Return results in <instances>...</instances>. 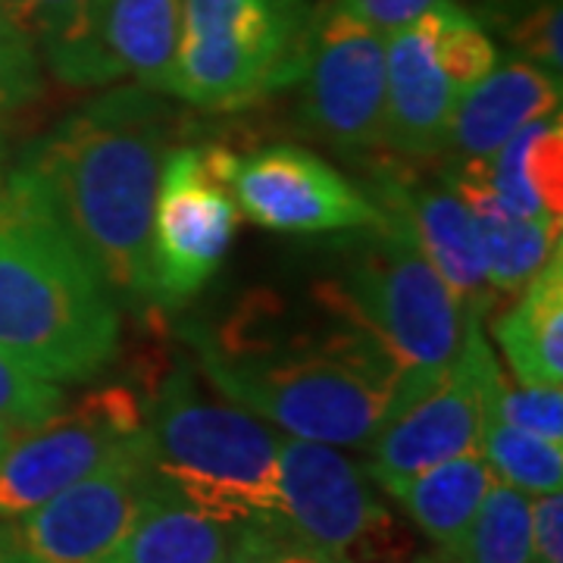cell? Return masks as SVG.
<instances>
[{"label":"cell","instance_id":"1","mask_svg":"<svg viewBox=\"0 0 563 563\" xmlns=\"http://www.w3.org/2000/svg\"><path fill=\"white\" fill-rule=\"evenodd\" d=\"M329 307V325L288 335L261 332L242 317L220 339L201 329H188V339L201 373L225 401L279 426L291 439L366 448L398 410L401 366L339 303Z\"/></svg>","mask_w":563,"mask_h":563},{"label":"cell","instance_id":"9","mask_svg":"<svg viewBox=\"0 0 563 563\" xmlns=\"http://www.w3.org/2000/svg\"><path fill=\"white\" fill-rule=\"evenodd\" d=\"M166 485L154 473L147 429L113 461L16 520H0V563H107Z\"/></svg>","mask_w":563,"mask_h":563},{"label":"cell","instance_id":"20","mask_svg":"<svg viewBox=\"0 0 563 563\" xmlns=\"http://www.w3.org/2000/svg\"><path fill=\"white\" fill-rule=\"evenodd\" d=\"M492 195L529 220L561 222L563 217V120L561 110L526 122L485 166Z\"/></svg>","mask_w":563,"mask_h":563},{"label":"cell","instance_id":"13","mask_svg":"<svg viewBox=\"0 0 563 563\" xmlns=\"http://www.w3.org/2000/svg\"><path fill=\"white\" fill-rule=\"evenodd\" d=\"M229 191L247 220L282 235L357 232L383 210L335 166L295 144H273L229 161Z\"/></svg>","mask_w":563,"mask_h":563},{"label":"cell","instance_id":"28","mask_svg":"<svg viewBox=\"0 0 563 563\" xmlns=\"http://www.w3.org/2000/svg\"><path fill=\"white\" fill-rule=\"evenodd\" d=\"M510 38L523 51L526 60L539 63L542 69L561 76V0H544L532 13L514 25Z\"/></svg>","mask_w":563,"mask_h":563},{"label":"cell","instance_id":"8","mask_svg":"<svg viewBox=\"0 0 563 563\" xmlns=\"http://www.w3.org/2000/svg\"><path fill=\"white\" fill-rule=\"evenodd\" d=\"M279 485L288 536L329 563H401L413 551L366 466L335 444L279 439Z\"/></svg>","mask_w":563,"mask_h":563},{"label":"cell","instance_id":"26","mask_svg":"<svg viewBox=\"0 0 563 563\" xmlns=\"http://www.w3.org/2000/svg\"><path fill=\"white\" fill-rule=\"evenodd\" d=\"M66 407L63 385L38 379L0 351V422L10 429H32Z\"/></svg>","mask_w":563,"mask_h":563},{"label":"cell","instance_id":"34","mask_svg":"<svg viewBox=\"0 0 563 563\" xmlns=\"http://www.w3.org/2000/svg\"><path fill=\"white\" fill-rule=\"evenodd\" d=\"M0 179H3V144H0Z\"/></svg>","mask_w":563,"mask_h":563},{"label":"cell","instance_id":"15","mask_svg":"<svg viewBox=\"0 0 563 563\" xmlns=\"http://www.w3.org/2000/svg\"><path fill=\"white\" fill-rule=\"evenodd\" d=\"M373 181V203L407 225L422 257L454 291L461 310L485 313L495 295L488 288L479 235L461 191L444 176L442 181H426L407 169H391Z\"/></svg>","mask_w":563,"mask_h":563},{"label":"cell","instance_id":"21","mask_svg":"<svg viewBox=\"0 0 563 563\" xmlns=\"http://www.w3.org/2000/svg\"><path fill=\"white\" fill-rule=\"evenodd\" d=\"M492 483V466L479 451H473L422 470L388 495L401 504L404 514L422 536L439 548V558L448 561L451 551L461 544L466 526L473 523Z\"/></svg>","mask_w":563,"mask_h":563},{"label":"cell","instance_id":"5","mask_svg":"<svg viewBox=\"0 0 563 563\" xmlns=\"http://www.w3.org/2000/svg\"><path fill=\"white\" fill-rule=\"evenodd\" d=\"M322 295L373 332L401 366L398 410L435 383L461 347V303L395 213L383 210L379 225L363 229L344 273L325 282Z\"/></svg>","mask_w":563,"mask_h":563},{"label":"cell","instance_id":"7","mask_svg":"<svg viewBox=\"0 0 563 563\" xmlns=\"http://www.w3.org/2000/svg\"><path fill=\"white\" fill-rule=\"evenodd\" d=\"M495 66V41L451 0H439L420 20L385 35L383 144L413 161L442 154L457 98Z\"/></svg>","mask_w":563,"mask_h":563},{"label":"cell","instance_id":"25","mask_svg":"<svg viewBox=\"0 0 563 563\" xmlns=\"http://www.w3.org/2000/svg\"><path fill=\"white\" fill-rule=\"evenodd\" d=\"M479 454L492 466L495 479L520 488L529 498L561 492L563 442H548L485 413Z\"/></svg>","mask_w":563,"mask_h":563},{"label":"cell","instance_id":"33","mask_svg":"<svg viewBox=\"0 0 563 563\" xmlns=\"http://www.w3.org/2000/svg\"><path fill=\"white\" fill-rule=\"evenodd\" d=\"M413 563H448L444 558H420V561H413Z\"/></svg>","mask_w":563,"mask_h":563},{"label":"cell","instance_id":"11","mask_svg":"<svg viewBox=\"0 0 563 563\" xmlns=\"http://www.w3.org/2000/svg\"><path fill=\"white\" fill-rule=\"evenodd\" d=\"M229 161L232 154L217 144L176 147L163 157L151 225L154 291L163 307L198 295L232 247L239 207L225 181Z\"/></svg>","mask_w":563,"mask_h":563},{"label":"cell","instance_id":"24","mask_svg":"<svg viewBox=\"0 0 563 563\" xmlns=\"http://www.w3.org/2000/svg\"><path fill=\"white\" fill-rule=\"evenodd\" d=\"M529 495L495 479L448 563H532Z\"/></svg>","mask_w":563,"mask_h":563},{"label":"cell","instance_id":"10","mask_svg":"<svg viewBox=\"0 0 563 563\" xmlns=\"http://www.w3.org/2000/svg\"><path fill=\"white\" fill-rule=\"evenodd\" d=\"M147 404L125 385H103L51 420L20 429L0 454V520H16L139 442Z\"/></svg>","mask_w":563,"mask_h":563},{"label":"cell","instance_id":"2","mask_svg":"<svg viewBox=\"0 0 563 563\" xmlns=\"http://www.w3.org/2000/svg\"><path fill=\"white\" fill-rule=\"evenodd\" d=\"M166 132L154 91L129 85L66 117L25 161L113 295L135 303H157L151 225Z\"/></svg>","mask_w":563,"mask_h":563},{"label":"cell","instance_id":"12","mask_svg":"<svg viewBox=\"0 0 563 563\" xmlns=\"http://www.w3.org/2000/svg\"><path fill=\"white\" fill-rule=\"evenodd\" d=\"M301 117L310 135L369 151L385 135V35L342 7L313 16L303 54Z\"/></svg>","mask_w":563,"mask_h":563},{"label":"cell","instance_id":"32","mask_svg":"<svg viewBox=\"0 0 563 563\" xmlns=\"http://www.w3.org/2000/svg\"><path fill=\"white\" fill-rule=\"evenodd\" d=\"M13 435H16V429H10V426H3V422H0V454L7 451V444L13 442Z\"/></svg>","mask_w":563,"mask_h":563},{"label":"cell","instance_id":"23","mask_svg":"<svg viewBox=\"0 0 563 563\" xmlns=\"http://www.w3.org/2000/svg\"><path fill=\"white\" fill-rule=\"evenodd\" d=\"M232 539V526L195 510L166 488L144 507L139 523L107 563H222Z\"/></svg>","mask_w":563,"mask_h":563},{"label":"cell","instance_id":"27","mask_svg":"<svg viewBox=\"0 0 563 563\" xmlns=\"http://www.w3.org/2000/svg\"><path fill=\"white\" fill-rule=\"evenodd\" d=\"M41 95V60L29 35L0 13V117Z\"/></svg>","mask_w":563,"mask_h":563},{"label":"cell","instance_id":"3","mask_svg":"<svg viewBox=\"0 0 563 563\" xmlns=\"http://www.w3.org/2000/svg\"><path fill=\"white\" fill-rule=\"evenodd\" d=\"M120 332L113 288L22 163L0 179V351L47 383H88Z\"/></svg>","mask_w":563,"mask_h":563},{"label":"cell","instance_id":"29","mask_svg":"<svg viewBox=\"0 0 563 563\" xmlns=\"http://www.w3.org/2000/svg\"><path fill=\"white\" fill-rule=\"evenodd\" d=\"M532 526V563H563V495H532L529 501Z\"/></svg>","mask_w":563,"mask_h":563},{"label":"cell","instance_id":"14","mask_svg":"<svg viewBox=\"0 0 563 563\" xmlns=\"http://www.w3.org/2000/svg\"><path fill=\"white\" fill-rule=\"evenodd\" d=\"M483 422V383L470 320L463 317L461 347L451 366L422 395L385 420L373 442L366 444V473L388 495L391 488L435 463L479 451Z\"/></svg>","mask_w":563,"mask_h":563},{"label":"cell","instance_id":"6","mask_svg":"<svg viewBox=\"0 0 563 563\" xmlns=\"http://www.w3.org/2000/svg\"><path fill=\"white\" fill-rule=\"evenodd\" d=\"M313 13L307 0H185L173 95L242 110L301 79Z\"/></svg>","mask_w":563,"mask_h":563},{"label":"cell","instance_id":"4","mask_svg":"<svg viewBox=\"0 0 563 563\" xmlns=\"http://www.w3.org/2000/svg\"><path fill=\"white\" fill-rule=\"evenodd\" d=\"M147 451L161 483L232 529L285 532L279 435L232 401L207 398L191 369H173L147 401Z\"/></svg>","mask_w":563,"mask_h":563},{"label":"cell","instance_id":"16","mask_svg":"<svg viewBox=\"0 0 563 563\" xmlns=\"http://www.w3.org/2000/svg\"><path fill=\"white\" fill-rule=\"evenodd\" d=\"M554 110H561V76L532 60H507L457 98L442 151L451 154V169L488 166L504 141Z\"/></svg>","mask_w":563,"mask_h":563},{"label":"cell","instance_id":"18","mask_svg":"<svg viewBox=\"0 0 563 563\" xmlns=\"http://www.w3.org/2000/svg\"><path fill=\"white\" fill-rule=\"evenodd\" d=\"M444 179L461 191V198L470 207L495 301L517 295L551 261V254L561 251V222L529 220L520 213H510L492 195L485 181V166L448 169Z\"/></svg>","mask_w":563,"mask_h":563},{"label":"cell","instance_id":"17","mask_svg":"<svg viewBox=\"0 0 563 563\" xmlns=\"http://www.w3.org/2000/svg\"><path fill=\"white\" fill-rule=\"evenodd\" d=\"M110 0H0V13L22 29L38 60L73 88L122 79L107 44Z\"/></svg>","mask_w":563,"mask_h":563},{"label":"cell","instance_id":"22","mask_svg":"<svg viewBox=\"0 0 563 563\" xmlns=\"http://www.w3.org/2000/svg\"><path fill=\"white\" fill-rule=\"evenodd\" d=\"M185 0H110L107 44L110 54L141 88L173 95Z\"/></svg>","mask_w":563,"mask_h":563},{"label":"cell","instance_id":"19","mask_svg":"<svg viewBox=\"0 0 563 563\" xmlns=\"http://www.w3.org/2000/svg\"><path fill=\"white\" fill-rule=\"evenodd\" d=\"M507 369L520 385L563 388V254L517 291V301L492 322Z\"/></svg>","mask_w":563,"mask_h":563},{"label":"cell","instance_id":"30","mask_svg":"<svg viewBox=\"0 0 563 563\" xmlns=\"http://www.w3.org/2000/svg\"><path fill=\"white\" fill-rule=\"evenodd\" d=\"M439 0H335V7H342L344 13H351L354 20L366 22L369 29L391 35L413 20H420L426 10H432Z\"/></svg>","mask_w":563,"mask_h":563},{"label":"cell","instance_id":"31","mask_svg":"<svg viewBox=\"0 0 563 563\" xmlns=\"http://www.w3.org/2000/svg\"><path fill=\"white\" fill-rule=\"evenodd\" d=\"M222 563H261L257 558V544H254V532L251 529H235V539H232V548L225 554Z\"/></svg>","mask_w":563,"mask_h":563}]
</instances>
